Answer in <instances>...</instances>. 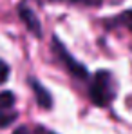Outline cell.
Masks as SVG:
<instances>
[{"mask_svg":"<svg viewBox=\"0 0 132 134\" xmlns=\"http://www.w3.org/2000/svg\"><path fill=\"white\" fill-rule=\"evenodd\" d=\"M118 96V80L112 71L100 69L90 76L89 98L96 107H109Z\"/></svg>","mask_w":132,"mask_h":134,"instance_id":"cell-1","label":"cell"},{"mask_svg":"<svg viewBox=\"0 0 132 134\" xmlns=\"http://www.w3.org/2000/svg\"><path fill=\"white\" fill-rule=\"evenodd\" d=\"M53 54H54V58L60 62V65L64 67L72 78H76V80H87L89 78V69L83 65V64H80V62L67 51V47L62 44V40H60L58 36H53Z\"/></svg>","mask_w":132,"mask_h":134,"instance_id":"cell-2","label":"cell"},{"mask_svg":"<svg viewBox=\"0 0 132 134\" xmlns=\"http://www.w3.org/2000/svg\"><path fill=\"white\" fill-rule=\"evenodd\" d=\"M18 118L16 111V96L11 91L0 92V129H5L13 125Z\"/></svg>","mask_w":132,"mask_h":134,"instance_id":"cell-3","label":"cell"},{"mask_svg":"<svg viewBox=\"0 0 132 134\" xmlns=\"http://www.w3.org/2000/svg\"><path fill=\"white\" fill-rule=\"evenodd\" d=\"M18 16H20V20L24 22V25L27 27L29 33H33L36 38L42 36V24L38 20V16L35 15V11L27 4H20L18 5Z\"/></svg>","mask_w":132,"mask_h":134,"instance_id":"cell-4","label":"cell"},{"mask_svg":"<svg viewBox=\"0 0 132 134\" xmlns=\"http://www.w3.org/2000/svg\"><path fill=\"white\" fill-rule=\"evenodd\" d=\"M29 85H31V89L35 92V98H36L38 107H42V109H51V107H53V96H51V92L45 89L38 80H35V78H29Z\"/></svg>","mask_w":132,"mask_h":134,"instance_id":"cell-5","label":"cell"},{"mask_svg":"<svg viewBox=\"0 0 132 134\" xmlns=\"http://www.w3.org/2000/svg\"><path fill=\"white\" fill-rule=\"evenodd\" d=\"M105 27L114 29V27H125L132 33V9H127L116 16H112L109 20H105Z\"/></svg>","mask_w":132,"mask_h":134,"instance_id":"cell-6","label":"cell"},{"mask_svg":"<svg viewBox=\"0 0 132 134\" xmlns=\"http://www.w3.org/2000/svg\"><path fill=\"white\" fill-rule=\"evenodd\" d=\"M58 4H71V5H83V7H100L103 0H49Z\"/></svg>","mask_w":132,"mask_h":134,"instance_id":"cell-7","label":"cell"},{"mask_svg":"<svg viewBox=\"0 0 132 134\" xmlns=\"http://www.w3.org/2000/svg\"><path fill=\"white\" fill-rule=\"evenodd\" d=\"M9 72H11L9 64H7V62H4V60L0 58V85H2V83H5V82L9 80Z\"/></svg>","mask_w":132,"mask_h":134,"instance_id":"cell-8","label":"cell"},{"mask_svg":"<svg viewBox=\"0 0 132 134\" xmlns=\"http://www.w3.org/2000/svg\"><path fill=\"white\" fill-rule=\"evenodd\" d=\"M13 134H36V132H35L33 129H29V127H25V125H24V127H18Z\"/></svg>","mask_w":132,"mask_h":134,"instance_id":"cell-9","label":"cell"},{"mask_svg":"<svg viewBox=\"0 0 132 134\" xmlns=\"http://www.w3.org/2000/svg\"><path fill=\"white\" fill-rule=\"evenodd\" d=\"M49 134H54V132H49Z\"/></svg>","mask_w":132,"mask_h":134,"instance_id":"cell-10","label":"cell"}]
</instances>
